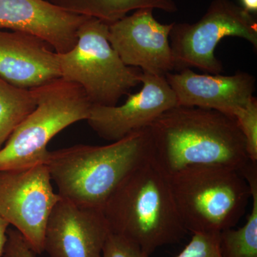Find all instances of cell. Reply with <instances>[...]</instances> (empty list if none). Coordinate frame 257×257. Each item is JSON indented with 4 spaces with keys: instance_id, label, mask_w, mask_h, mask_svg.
Segmentation results:
<instances>
[{
    "instance_id": "cell-11",
    "label": "cell",
    "mask_w": 257,
    "mask_h": 257,
    "mask_svg": "<svg viewBox=\"0 0 257 257\" xmlns=\"http://www.w3.org/2000/svg\"><path fill=\"white\" fill-rule=\"evenodd\" d=\"M110 232L102 210L62 198L47 221L44 250L50 257H101Z\"/></svg>"
},
{
    "instance_id": "cell-12",
    "label": "cell",
    "mask_w": 257,
    "mask_h": 257,
    "mask_svg": "<svg viewBox=\"0 0 257 257\" xmlns=\"http://www.w3.org/2000/svg\"><path fill=\"white\" fill-rule=\"evenodd\" d=\"M165 77L177 106L212 109L233 117L251 100L256 87L255 77L243 72L231 76L199 74L186 68Z\"/></svg>"
},
{
    "instance_id": "cell-13",
    "label": "cell",
    "mask_w": 257,
    "mask_h": 257,
    "mask_svg": "<svg viewBox=\"0 0 257 257\" xmlns=\"http://www.w3.org/2000/svg\"><path fill=\"white\" fill-rule=\"evenodd\" d=\"M87 18L46 0H0V29L39 37L57 53L73 48L79 27Z\"/></svg>"
},
{
    "instance_id": "cell-6",
    "label": "cell",
    "mask_w": 257,
    "mask_h": 257,
    "mask_svg": "<svg viewBox=\"0 0 257 257\" xmlns=\"http://www.w3.org/2000/svg\"><path fill=\"white\" fill-rule=\"evenodd\" d=\"M109 25L88 17L73 48L57 53L61 77L82 88L93 105H117L141 83L143 71L125 65L109 43Z\"/></svg>"
},
{
    "instance_id": "cell-10",
    "label": "cell",
    "mask_w": 257,
    "mask_h": 257,
    "mask_svg": "<svg viewBox=\"0 0 257 257\" xmlns=\"http://www.w3.org/2000/svg\"><path fill=\"white\" fill-rule=\"evenodd\" d=\"M153 9L143 8L109 25L108 40L125 65L165 76L175 70L170 34L174 23L157 21Z\"/></svg>"
},
{
    "instance_id": "cell-1",
    "label": "cell",
    "mask_w": 257,
    "mask_h": 257,
    "mask_svg": "<svg viewBox=\"0 0 257 257\" xmlns=\"http://www.w3.org/2000/svg\"><path fill=\"white\" fill-rule=\"evenodd\" d=\"M147 128L152 157L167 175L204 165H224L240 172L251 162L236 119L219 111L176 106Z\"/></svg>"
},
{
    "instance_id": "cell-23",
    "label": "cell",
    "mask_w": 257,
    "mask_h": 257,
    "mask_svg": "<svg viewBox=\"0 0 257 257\" xmlns=\"http://www.w3.org/2000/svg\"><path fill=\"white\" fill-rule=\"evenodd\" d=\"M242 8L248 13L254 14L257 12V0H240Z\"/></svg>"
},
{
    "instance_id": "cell-5",
    "label": "cell",
    "mask_w": 257,
    "mask_h": 257,
    "mask_svg": "<svg viewBox=\"0 0 257 257\" xmlns=\"http://www.w3.org/2000/svg\"><path fill=\"white\" fill-rule=\"evenodd\" d=\"M33 90L36 107L0 150V172L46 165L51 140L89 116L92 104L75 83L60 77Z\"/></svg>"
},
{
    "instance_id": "cell-2",
    "label": "cell",
    "mask_w": 257,
    "mask_h": 257,
    "mask_svg": "<svg viewBox=\"0 0 257 257\" xmlns=\"http://www.w3.org/2000/svg\"><path fill=\"white\" fill-rule=\"evenodd\" d=\"M111 232L149 255L179 243L188 233L176 207L168 176L152 155L124 179L102 209Z\"/></svg>"
},
{
    "instance_id": "cell-8",
    "label": "cell",
    "mask_w": 257,
    "mask_h": 257,
    "mask_svg": "<svg viewBox=\"0 0 257 257\" xmlns=\"http://www.w3.org/2000/svg\"><path fill=\"white\" fill-rule=\"evenodd\" d=\"M62 197L46 165L0 172V216L13 225L35 254H41L47 221Z\"/></svg>"
},
{
    "instance_id": "cell-22",
    "label": "cell",
    "mask_w": 257,
    "mask_h": 257,
    "mask_svg": "<svg viewBox=\"0 0 257 257\" xmlns=\"http://www.w3.org/2000/svg\"><path fill=\"white\" fill-rule=\"evenodd\" d=\"M9 223L0 216V257H3L8 241V231L9 228Z\"/></svg>"
},
{
    "instance_id": "cell-7",
    "label": "cell",
    "mask_w": 257,
    "mask_h": 257,
    "mask_svg": "<svg viewBox=\"0 0 257 257\" xmlns=\"http://www.w3.org/2000/svg\"><path fill=\"white\" fill-rule=\"evenodd\" d=\"M226 37H238L257 47L253 14L231 0H213L205 14L194 24L174 23L170 34L175 69L197 68L211 74L223 71L214 51Z\"/></svg>"
},
{
    "instance_id": "cell-4",
    "label": "cell",
    "mask_w": 257,
    "mask_h": 257,
    "mask_svg": "<svg viewBox=\"0 0 257 257\" xmlns=\"http://www.w3.org/2000/svg\"><path fill=\"white\" fill-rule=\"evenodd\" d=\"M167 176L179 216L192 234L234 228L251 199L248 182L232 167L189 166Z\"/></svg>"
},
{
    "instance_id": "cell-19",
    "label": "cell",
    "mask_w": 257,
    "mask_h": 257,
    "mask_svg": "<svg viewBox=\"0 0 257 257\" xmlns=\"http://www.w3.org/2000/svg\"><path fill=\"white\" fill-rule=\"evenodd\" d=\"M219 233H193L192 239L176 257H223Z\"/></svg>"
},
{
    "instance_id": "cell-16",
    "label": "cell",
    "mask_w": 257,
    "mask_h": 257,
    "mask_svg": "<svg viewBox=\"0 0 257 257\" xmlns=\"http://www.w3.org/2000/svg\"><path fill=\"white\" fill-rule=\"evenodd\" d=\"M240 173L251 190V212L239 229L231 228L219 233V248L223 257H257V164L251 162Z\"/></svg>"
},
{
    "instance_id": "cell-18",
    "label": "cell",
    "mask_w": 257,
    "mask_h": 257,
    "mask_svg": "<svg viewBox=\"0 0 257 257\" xmlns=\"http://www.w3.org/2000/svg\"><path fill=\"white\" fill-rule=\"evenodd\" d=\"M235 119L246 140L248 159L257 164V99L253 96L244 107L236 111Z\"/></svg>"
},
{
    "instance_id": "cell-21",
    "label": "cell",
    "mask_w": 257,
    "mask_h": 257,
    "mask_svg": "<svg viewBox=\"0 0 257 257\" xmlns=\"http://www.w3.org/2000/svg\"><path fill=\"white\" fill-rule=\"evenodd\" d=\"M3 257H35V253L18 231L8 229Z\"/></svg>"
},
{
    "instance_id": "cell-14",
    "label": "cell",
    "mask_w": 257,
    "mask_h": 257,
    "mask_svg": "<svg viewBox=\"0 0 257 257\" xmlns=\"http://www.w3.org/2000/svg\"><path fill=\"white\" fill-rule=\"evenodd\" d=\"M57 53L25 32L0 29V78L24 89H34L60 78Z\"/></svg>"
},
{
    "instance_id": "cell-15",
    "label": "cell",
    "mask_w": 257,
    "mask_h": 257,
    "mask_svg": "<svg viewBox=\"0 0 257 257\" xmlns=\"http://www.w3.org/2000/svg\"><path fill=\"white\" fill-rule=\"evenodd\" d=\"M62 9L82 16L94 18L108 25L116 23L133 10L151 8L175 13L173 0H50Z\"/></svg>"
},
{
    "instance_id": "cell-3",
    "label": "cell",
    "mask_w": 257,
    "mask_h": 257,
    "mask_svg": "<svg viewBox=\"0 0 257 257\" xmlns=\"http://www.w3.org/2000/svg\"><path fill=\"white\" fill-rule=\"evenodd\" d=\"M152 155L146 127L104 146L77 145L50 151L46 165L62 199L102 210L125 177Z\"/></svg>"
},
{
    "instance_id": "cell-20",
    "label": "cell",
    "mask_w": 257,
    "mask_h": 257,
    "mask_svg": "<svg viewBox=\"0 0 257 257\" xmlns=\"http://www.w3.org/2000/svg\"><path fill=\"white\" fill-rule=\"evenodd\" d=\"M136 243L121 235L109 233L101 257H150Z\"/></svg>"
},
{
    "instance_id": "cell-9",
    "label": "cell",
    "mask_w": 257,
    "mask_h": 257,
    "mask_svg": "<svg viewBox=\"0 0 257 257\" xmlns=\"http://www.w3.org/2000/svg\"><path fill=\"white\" fill-rule=\"evenodd\" d=\"M143 88L128 94L124 104L91 106L86 121L103 140L114 143L147 127L166 111L177 106L175 92L165 76L143 72Z\"/></svg>"
},
{
    "instance_id": "cell-17",
    "label": "cell",
    "mask_w": 257,
    "mask_h": 257,
    "mask_svg": "<svg viewBox=\"0 0 257 257\" xmlns=\"http://www.w3.org/2000/svg\"><path fill=\"white\" fill-rule=\"evenodd\" d=\"M36 105L33 89L18 87L0 78V150Z\"/></svg>"
}]
</instances>
